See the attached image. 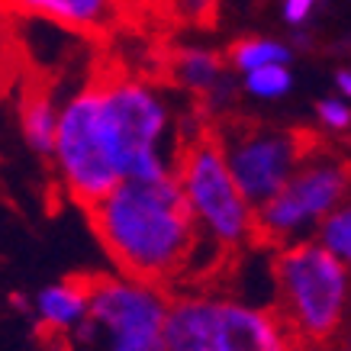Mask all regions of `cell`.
<instances>
[{"label": "cell", "instance_id": "cell-1", "mask_svg": "<svg viewBox=\"0 0 351 351\" xmlns=\"http://www.w3.org/2000/svg\"><path fill=\"white\" fill-rule=\"evenodd\" d=\"M87 216L113 265L149 284L181 280L203 239L178 171L123 178L104 200L87 206Z\"/></svg>", "mask_w": 351, "mask_h": 351}, {"label": "cell", "instance_id": "cell-2", "mask_svg": "<svg viewBox=\"0 0 351 351\" xmlns=\"http://www.w3.org/2000/svg\"><path fill=\"white\" fill-rule=\"evenodd\" d=\"M277 313L300 345H329L345 319L348 271L322 242H293L274 258Z\"/></svg>", "mask_w": 351, "mask_h": 351}, {"label": "cell", "instance_id": "cell-3", "mask_svg": "<svg viewBox=\"0 0 351 351\" xmlns=\"http://www.w3.org/2000/svg\"><path fill=\"white\" fill-rule=\"evenodd\" d=\"M168 351H300L277 309H255L239 300L174 297L165 319Z\"/></svg>", "mask_w": 351, "mask_h": 351}, {"label": "cell", "instance_id": "cell-4", "mask_svg": "<svg viewBox=\"0 0 351 351\" xmlns=\"http://www.w3.org/2000/svg\"><path fill=\"white\" fill-rule=\"evenodd\" d=\"M174 171L203 232L229 252H235L242 242H252L255 206L245 200L242 187L235 184L216 129L187 132L174 155Z\"/></svg>", "mask_w": 351, "mask_h": 351}, {"label": "cell", "instance_id": "cell-5", "mask_svg": "<svg viewBox=\"0 0 351 351\" xmlns=\"http://www.w3.org/2000/svg\"><path fill=\"white\" fill-rule=\"evenodd\" d=\"M100 119L119 178H161L174 171V161L161 152L168 136V107L152 84L136 77H104Z\"/></svg>", "mask_w": 351, "mask_h": 351}, {"label": "cell", "instance_id": "cell-6", "mask_svg": "<svg viewBox=\"0 0 351 351\" xmlns=\"http://www.w3.org/2000/svg\"><path fill=\"white\" fill-rule=\"evenodd\" d=\"M351 191V158L322 142L284 184V191L255 210L252 245L284 248L319 226Z\"/></svg>", "mask_w": 351, "mask_h": 351}, {"label": "cell", "instance_id": "cell-7", "mask_svg": "<svg viewBox=\"0 0 351 351\" xmlns=\"http://www.w3.org/2000/svg\"><path fill=\"white\" fill-rule=\"evenodd\" d=\"M216 138L235 184L255 210L284 191L293 171L322 145V138L309 129H277L255 119H223Z\"/></svg>", "mask_w": 351, "mask_h": 351}, {"label": "cell", "instance_id": "cell-8", "mask_svg": "<svg viewBox=\"0 0 351 351\" xmlns=\"http://www.w3.org/2000/svg\"><path fill=\"white\" fill-rule=\"evenodd\" d=\"M55 165L71 200L81 206L104 200L123 178L110 155L104 119H100V81H90L77 90L58 113L55 136Z\"/></svg>", "mask_w": 351, "mask_h": 351}, {"label": "cell", "instance_id": "cell-9", "mask_svg": "<svg viewBox=\"0 0 351 351\" xmlns=\"http://www.w3.org/2000/svg\"><path fill=\"white\" fill-rule=\"evenodd\" d=\"M87 293H90L87 316L68 335V348L71 351H90L104 339L165 332L171 297L161 290V284L136 280V277L126 274H87Z\"/></svg>", "mask_w": 351, "mask_h": 351}, {"label": "cell", "instance_id": "cell-10", "mask_svg": "<svg viewBox=\"0 0 351 351\" xmlns=\"http://www.w3.org/2000/svg\"><path fill=\"white\" fill-rule=\"evenodd\" d=\"M90 293H87V277H71L55 287H45L36 297V316L43 335H62L68 339L75 326L87 316Z\"/></svg>", "mask_w": 351, "mask_h": 351}, {"label": "cell", "instance_id": "cell-11", "mask_svg": "<svg viewBox=\"0 0 351 351\" xmlns=\"http://www.w3.org/2000/svg\"><path fill=\"white\" fill-rule=\"evenodd\" d=\"M0 3L68 29H100L113 13V0H0Z\"/></svg>", "mask_w": 351, "mask_h": 351}, {"label": "cell", "instance_id": "cell-12", "mask_svg": "<svg viewBox=\"0 0 351 351\" xmlns=\"http://www.w3.org/2000/svg\"><path fill=\"white\" fill-rule=\"evenodd\" d=\"M20 123H23V138L36 155L43 158H55V136H58V110H55L52 97L43 87L26 90L20 100Z\"/></svg>", "mask_w": 351, "mask_h": 351}, {"label": "cell", "instance_id": "cell-13", "mask_svg": "<svg viewBox=\"0 0 351 351\" xmlns=\"http://www.w3.org/2000/svg\"><path fill=\"white\" fill-rule=\"evenodd\" d=\"M174 77L184 87H191L197 94H219L226 90L223 81V58L206 49H184L174 58Z\"/></svg>", "mask_w": 351, "mask_h": 351}, {"label": "cell", "instance_id": "cell-14", "mask_svg": "<svg viewBox=\"0 0 351 351\" xmlns=\"http://www.w3.org/2000/svg\"><path fill=\"white\" fill-rule=\"evenodd\" d=\"M287 62H290V49L274 43V39H239L229 49V64L239 68L242 75L255 71L261 64H287Z\"/></svg>", "mask_w": 351, "mask_h": 351}, {"label": "cell", "instance_id": "cell-15", "mask_svg": "<svg viewBox=\"0 0 351 351\" xmlns=\"http://www.w3.org/2000/svg\"><path fill=\"white\" fill-rule=\"evenodd\" d=\"M319 242L339 258L345 267H351V200L335 206L319 223Z\"/></svg>", "mask_w": 351, "mask_h": 351}, {"label": "cell", "instance_id": "cell-16", "mask_svg": "<svg viewBox=\"0 0 351 351\" xmlns=\"http://www.w3.org/2000/svg\"><path fill=\"white\" fill-rule=\"evenodd\" d=\"M290 71L287 64H261L245 75V90L255 97H280L290 90Z\"/></svg>", "mask_w": 351, "mask_h": 351}, {"label": "cell", "instance_id": "cell-17", "mask_svg": "<svg viewBox=\"0 0 351 351\" xmlns=\"http://www.w3.org/2000/svg\"><path fill=\"white\" fill-rule=\"evenodd\" d=\"M216 3H219V0H171L174 13L191 23H206L216 13Z\"/></svg>", "mask_w": 351, "mask_h": 351}, {"label": "cell", "instance_id": "cell-18", "mask_svg": "<svg viewBox=\"0 0 351 351\" xmlns=\"http://www.w3.org/2000/svg\"><path fill=\"white\" fill-rule=\"evenodd\" d=\"M319 119L326 123L329 129H348L351 126V110L345 107V104H339V100H322L319 104Z\"/></svg>", "mask_w": 351, "mask_h": 351}, {"label": "cell", "instance_id": "cell-19", "mask_svg": "<svg viewBox=\"0 0 351 351\" xmlns=\"http://www.w3.org/2000/svg\"><path fill=\"white\" fill-rule=\"evenodd\" d=\"M313 3H316V0H284V20L300 26V23L313 13Z\"/></svg>", "mask_w": 351, "mask_h": 351}, {"label": "cell", "instance_id": "cell-20", "mask_svg": "<svg viewBox=\"0 0 351 351\" xmlns=\"http://www.w3.org/2000/svg\"><path fill=\"white\" fill-rule=\"evenodd\" d=\"M335 84H339V90L345 97H351V71H339V75H335Z\"/></svg>", "mask_w": 351, "mask_h": 351}]
</instances>
